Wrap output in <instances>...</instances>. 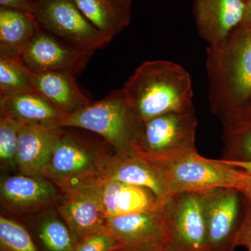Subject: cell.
<instances>
[{"label": "cell", "mask_w": 251, "mask_h": 251, "mask_svg": "<svg viewBox=\"0 0 251 251\" xmlns=\"http://www.w3.org/2000/svg\"><path fill=\"white\" fill-rule=\"evenodd\" d=\"M209 100L223 126L237 123L251 97V26L241 24L206 50Z\"/></svg>", "instance_id": "6da1fadb"}, {"label": "cell", "mask_w": 251, "mask_h": 251, "mask_svg": "<svg viewBox=\"0 0 251 251\" xmlns=\"http://www.w3.org/2000/svg\"><path fill=\"white\" fill-rule=\"evenodd\" d=\"M122 90L145 124L165 114L194 110L191 76L184 67L170 61L143 63Z\"/></svg>", "instance_id": "7a4b0ae2"}, {"label": "cell", "mask_w": 251, "mask_h": 251, "mask_svg": "<svg viewBox=\"0 0 251 251\" xmlns=\"http://www.w3.org/2000/svg\"><path fill=\"white\" fill-rule=\"evenodd\" d=\"M59 126L96 133L121 155H139L138 146L145 129V123L130 106L122 89L64 115Z\"/></svg>", "instance_id": "3957f363"}, {"label": "cell", "mask_w": 251, "mask_h": 251, "mask_svg": "<svg viewBox=\"0 0 251 251\" xmlns=\"http://www.w3.org/2000/svg\"><path fill=\"white\" fill-rule=\"evenodd\" d=\"M197 125L195 110L151 119L145 124L138 154L166 166L196 152Z\"/></svg>", "instance_id": "277c9868"}, {"label": "cell", "mask_w": 251, "mask_h": 251, "mask_svg": "<svg viewBox=\"0 0 251 251\" xmlns=\"http://www.w3.org/2000/svg\"><path fill=\"white\" fill-rule=\"evenodd\" d=\"M171 196L183 193H203L216 188H235L242 192L249 174L226 164L221 159L191 153L165 166Z\"/></svg>", "instance_id": "5b68a950"}, {"label": "cell", "mask_w": 251, "mask_h": 251, "mask_svg": "<svg viewBox=\"0 0 251 251\" xmlns=\"http://www.w3.org/2000/svg\"><path fill=\"white\" fill-rule=\"evenodd\" d=\"M34 12L41 29L91 55L112 40L85 17L73 0H36Z\"/></svg>", "instance_id": "8992f818"}, {"label": "cell", "mask_w": 251, "mask_h": 251, "mask_svg": "<svg viewBox=\"0 0 251 251\" xmlns=\"http://www.w3.org/2000/svg\"><path fill=\"white\" fill-rule=\"evenodd\" d=\"M60 191L56 209L70 229L75 244L106 229L100 175L69 185Z\"/></svg>", "instance_id": "52a82bcc"}, {"label": "cell", "mask_w": 251, "mask_h": 251, "mask_svg": "<svg viewBox=\"0 0 251 251\" xmlns=\"http://www.w3.org/2000/svg\"><path fill=\"white\" fill-rule=\"evenodd\" d=\"M107 156L88 140L62 127L44 177L62 189L100 174Z\"/></svg>", "instance_id": "ba28073f"}, {"label": "cell", "mask_w": 251, "mask_h": 251, "mask_svg": "<svg viewBox=\"0 0 251 251\" xmlns=\"http://www.w3.org/2000/svg\"><path fill=\"white\" fill-rule=\"evenodd\" d=\"M163 208L170 229L168 244L177 251H206L207 230L203 193L175 195Z\"/></svg>", "instance_id": "9c48e42d"}, {"label": "cell", "mask_w": 251, "mask_h": 251, "mask_svg": "<svg viewBox=\"0 0 251 251\" xmlns=\"http://www.w3.org/2000/svg\"><path fill=\"white\" fill-rule=\"evenodd\" d=\"M163 206L156 210L108 218L106 229L118 242V251H155L169 244V226Z\"/></svg>", "instance_id": "30bf717a"}, {"label": "cell", "mask_w": 251, "mask_h": 251, "mask_svg": "<svg viewBox=\"0 0 251 251\" xmlns=\"http://www.w3.org/2000/svg\"><path fill=\"white\" fill-rule=\"evenodd\" d=\"M205 210L206 251H233L242 221V194L231 188L203 192Z\"/></svg>", "instance_id": "8fae6325"}, {"label": "cell", "mask_w": 251, "mask_h": 251, "mask_svg": "<svg viewBox=\"0 0 251 251\" xmlns=\"http://www.w3.org/2000/svg\"><path fill=\"white\" fill-rule=\"evenodd\" d=\"M92 56L68 45L40 28L20 59L34 74L63 72L76 75L85 69Z\"/></svg>", "instance_id": "7c38bea8"}, {"label": "cell", "mask_w": 251, "mask_h": 251, "mask_svg": "<svg viewBox=\"0 0 251 251\" xmlns=\"http://www.w3.org/2000/svg\"><path fill=\"white\" fill-rule=\"evenodd\" d=\"M99 175L105 179L148 188L161 205L171 198L166 167L140 155H109Z\"/></svg>", "instance_id": "4fadbf2b"}, {"label": "cell", "mask_w": 251, "mask_h": 251, "mask_svg": "<svg viewBox=\"0 0 251 251\" xmlns=\"http://www.w3.org/2000/svg\"><path fill=\"white\" fill-rule=\"evenodd\" d=\"M60 189L42 176L18 175L1 179V205L18 216H26L57 206Z\"/></svg>", "instance_id": "5bb4252c"}, {"label": "cell", "mask_w": 251, "mask_h": 251, "mask_svg": "<svg viewBox=\"0 0 251 251\" xmlns=\"http://www.w3.org/2000/svg\"><path fill=\"white\" fill-rule=\"evenodd\" d=\"M246 8L244 0H194L198 34L209 46L218 45L242 24Z\"/></svg>", "instance_id": "9a60e30c"}, {"label": "cell", "mask_w": 251, "mask_h": 251, "mask_svg": "<svg viewBox=\"0 0 251 251\" xmlns=\"http://www.w3.org/2000/svg\"><path fill=\"white\" fill-rule=\"evenodd\" d=\"M62 130L61 126H23L18 136L16 169L22 175L44 177Z\"/></svg>", "instance_id": "2e32d148"}, {"label": "cell", "mask_w": 251, "mask_h": 251, "mask_svg": "<svg viewBox=\"0 0 251 251\" xmlns=\"http://www.w3.org/2000/svg\"><path fill=\"white\" fill-rule=\"evenodd\" d=\"M100 177L102 204L107 219L156 210L163 206L148 188Z\"/></svg>", "instance_id": "e0dca14e"}, {"label": "cell", "mask_w": 251, "mask_h": 251, "mask_svg": "<svg viewBox=\"0 0 251 251\" xmlns=\"http://www.w3.org/2000/svg\"><path fill=\"white\" fill-rule=\"evenodd\" d=\"M0 116L26 125L60 126L64 115L36 92L0 97Z\"/></svg>", "instance_id": "ac0fdd59"}, {"label": "cell", "mask_w": 251, "mask_h": 251, "mask_svg": "<svg viewBox=\"0 0 251 251\" xmlns=\"http://www.w3.org/2000/svg\"><path fill=\"white\" fill-rule=\"evenodd\" d=\"M34 87L36 93L47 99L64 115L92 103L77 85L75 75L68 73L34 74Z\"/></svg>", "instance_id": "d6986e66"}, {"label": "cell", "mask_w": 251, "mask_h": 251, "mask_svg": "<svg viewBox=\"0 0 251 251\" xmlns=\"http://www.w3.org/2000/svg\"><path fill=\"white\" fill-rule=\"evenodd\" d=\"M99 31L114 39L129 25L132 0H73Z\"/></svg>", "instance_id": "ffe728a7"}, {"label": "cell", "mask_w": 251, "mask_h": 251, "mask_svg": "<svg viewBox=\"0 0 251 251\" xmlns=\"http://www.w3.org/2000/svg\"><path fill=\"white\" fill-rule=\"evenodd\" d=\"M39 29L34 15L0 7V55L20 59Z\"/></svg>", "instance_id": "44dd1931"}, {"label": "cell", "mask_w": 251, "mask_h": 251, "mask_svg": "<svg viewBox=\"0 0 251 251\" xmlns=\"http://www.w3.org/2000/svg\"><path fill=\"white\" fill-rule=\"evenodd\" d=\"M31 236L39 251H74L75 246L70 229L59 214L41 216L33 226Z\"/></svg>", "instance_id": "7402d4cb"}, {"label": "cell", "mask_w": 251, "mask_h": 251, "mask_svg": "<svg viewBox=\"0 0 251 251\" xmlns=\"http://www.w3.org/2000/svg\"><path fill=\"white\" fill-rule=\"evenodd\" d=\"M34 77L21 59L0 55V97L36 92Z\"/></svg>", "instance_id": "603a6c76"}, {"label": "cell", "mask_w": 251, "mask_h": 251, "mask_svg": "<svg viewBox=\"0 0 251 251\" xmlns=\"http://www.w3.org/2000/svg\"><path fill=\"white\" fill-rule=\"evenodd\" d=\"M224 148L221 159L251 161V120H244L224 128Z\"/></svg>", "instance_id": "cb8c5ba5"}, {"label": "cell", "mask_w": 251, "mask_h": 251, "mask_svg": "<svg viewBox=\"0 0 251 251\" xmlns=\"http://www.w3.org/2000/svg\"><path fill=\"white\" fill-rule=\"evenodd\" d=\"M0 251H39L32 236L14 219L0 216Z\"/></svg>", "instance_id": "d4e9b609"}, {"label": "cell", "mask_w": 251, "mask_h": 251, "mask_svg": "<svg viewBox=\"0 0 251 251\" xmlns=\"http://www.w3.org/2000/svg\"><path fill=\"white\" fill-rule=\"evenodd\" d=\"M24 124L0 116V163L1 168L16 169L18 136Z\"/></svg>", "instance_id": "484cf974"}, {"label": "cell", "mask_w": 251, "mask_h": 251, "mask_svg": "<svg viewBox=\"0 0 251 251\" xmlns=\"http://www.w3.org/2000/svg\"><path fill=\"white\" fill-rule=\"evenodd\" d=\"M117 239L107 229L86 238L75 244L74 251H117Z\"/></svg>", "instance_id": "4316f807"}, {"label": "cell", "mask_w": 251, "mask_h": 251, "mask_svg": "<svg viewBox=\"0 0 251 251\" xmlns=\"http://www.w3.org/2000/svg\"><path fill=\"white\" fill-rule=\"evenodd\" d=\"M242 216L235 245L249 249L251 247V202L242 196Z\"/></svg>", "instance_id": "83f0119b"}, {"label": "cell", "mask_w": 251, "mask_h": 251, "mask_svg": "<svg viewBox=\"0 0 251 251\" xmlns=\"http://www.w3.org/2000/svg\"><path fill=\"white\" fill-rule=\"evenodd\" d=\"M0 6L34 15L36 4L33 0H0Z\"/></svg>", "instance_id": "f1b7e54d"}, {"label": "cell", "mask_w": 251, "mask_h": 251, "mask_svg": "<svg viewBox=\"0 0 251 251\" xmlns=\"http://www.w3.org/2000/svg\"><path fill=\"white\" fill-rule=\"evenodd\" d=\"M222 160L226 164L234 167L237 169L244 171L247 174L251 175V161H230Z\"/></svg>", "instance_id": "f546056e"}, {"label": "cell", "mask_w": 251, "mask_h": 251, "mask_svg": "<svg viewBox=\"0 0 251 251\" xmlns=\"http://www.w3.org/2000/svg\"><path fill=\"white\" fill-rule=\"evenodd\" d=\"M241 193L244 199L251 202V175H249L245 188Z\"/></svg>", "instance_id": "4dcf8cb0"}, {"label": "cell", "mask_w": 251, "mask_h": 251, "mask_svg": "<svg viewBox=\"0 0 251 251\" xmlns=\"http://www.w3.org/2000/svg\"><path fill=\"white\" fill-rule=\"evenodd\" d=\"M245 25L251 26V0H247L245 16L242 23Z\"/></svg>", "instance_id": "1f68e13d"}, {"label": "cell", "mask_w": 251, "mask_h": 251, "mask_svg": "<svg viewBox=\"0 0 251 251\" xmlns=\"http://www.w3.org/2000/svg\"><path fill=\"white\" fill-rule=\"evenodd\" d=\"M244 120H251V103L248 104L246 108L244 109L241 114L240 118L237 122L244 121Z\"/></svg>", "instance_id": "d6a6232c"}, {"label": "cell", "mask_w": 251, "mask_h": 251, "mask_svg": "<svg viewBox=\"0 0 251 251\" xmlns=\"http://www.w3.org/2000/svg\"><path fill=\"white\" fill-rule=\"evenodd\" d=\"M156 251H177L175 250L174 248L172 247L169 244H166V245L163 246L161 249H158Z\"/></svg>", "instance_id": "836d02e7"}, {"label": "cell", "mask_w": 251, "mask_h": 251, "mask_svg": "<svg viewBox=\"0 0 251 251\" xmlns=\"http://www.w3.org/2000/svg\"><path fill=\"white\" fill-rule=\"evenodd\" d=\"M248 251H251V247L250 248H249V249H248Z\"/></svg>", "instance_id": "e575fe53"}, {"label": "cell", "mask_w": 251, "mask_h": 251, "mask_svg": "<svg viewBox=\"0 0 251 251\" xmlns=\"http://www.w3.org/2000/svg\"><path fill=\"white\" fill-rule=\"evenodd\" d=\"M244 1H245L246 2H247V0H244Z\"/></svg>", "instance_id": "d590c367"}, {"label": "cell", "mask_w": 251, "mask_h": 251, "mask_svg": "<svg viewBox=\"0 0 251 251\" xmlns=\"http://www.w3.org/2000/svg\"><path fill=\"white\" fill-rule=\"evenodd\" d=\"M33 1H36V0H33Z\"/></svg>", "instance_id": "8d00e7d4"}, {"label": "cell", "mask_w": 251, "mask_h": 251, "mask_svg": "<svg viewBox=\"0 0 251 251\" xmlns=\"http://www.w3.org/2000/svg\"></svg>", "instance_id": "74e56055"}]
</instances>
